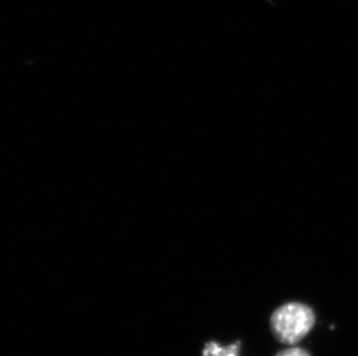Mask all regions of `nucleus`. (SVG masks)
Here are the masks:
<instances>
[{
  "instance_id": "2",
  "label": "nucleus",
  "mask_w": 358,
  "mask_h": 356,
  "mask_svg": "<svg viewBox=\"0 0 358 356\" xmlns=\"http://www.w3.org/2000/svg\"><path fill=\"white\" fill-rule=\"evenodd\" d=\"M241 343L236 341V343H230L227 346H222L220 343L216 341H209L204 345L203 348V356H238Z\"/></svg>"
},
{
  "instance_id": "1",
  "label": "nucleus",
  "mask_w": 358,
  "mask_h": 356,
  "mask_svg": "<svg viewBox=\"0 0 358 356\" xmlns=\"http://www.w3.org/2000/svg\"><path fill=\"white\" fill-rule=\"evenodd\" d=\"M315 316L306 304L291 302L275 310L271 317L273 334L280 343L296 345L313 329Z\"/></svg>"
},
{
  "instance_id": "3",
  "label": "nucleus",
  "mask_w": 358,
  "mask_h": 356,
  "mask_svg": "<svg viewBox=\"0 0 358 356\" xmlns=\"http://www.w3.org/2000/svg\"><path fill=\"white\" fill-rule=\"evenodd\" d=\"M275 356H310V354L303 348H299V347H291L287 350H282Z\"/></svg>"
}]
</instances>
